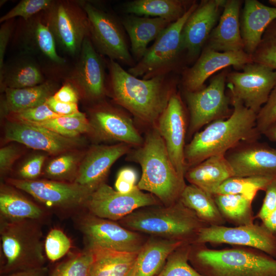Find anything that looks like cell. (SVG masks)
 Listing matches in <instances>:
<instances>
[{
    "label": "cell",
    "instance_id": "10",
    "mask_svg": "<svg viewBox=\"0 0 276 276\" xmlns=\"http://www.w3.org/2000/svg\"><path fill=\"white\" fill-rule=\"evenodd\" d=\"M226 68L213 77L209 85L195 91H185L190 112L188 134L197 132L203 126L229 117L233 110L229 107L231 97L225 93L228 74Z\"/></svg>",
    "mask_w": 276,
    "mask_h": 276
},
{
    "label": "cell",
    "instance_id": "45",
    "mask_svg": "<svg viewBox=\"0 0 276 276\" xmlns=\"http://www.w3.org/2000/svg\"><path fill=\"white\" fill-rule=\"evenodd\" d=\"M9 115L14 120L30 123H40L62 116L54 112L45 103Z\"/></svg>",
    "mask_w": 276,
    "mask_h": 276
},
{
    "label": "cell",
    "instance_id": "1",
    "mask_svg": "<svg viewBox=\"0 0 276 276\" xmlns=\"http://www.w3.org/2000/svg\"><path fill=\"white\" fill-rule=\"evenodd\" d=\"M108 83L114 102L139 120L156 125L175 91L176 79L170 73L140 79L109 59Z\"/></svg>",
    "mask_w": 276,
    "mask_h": 276
},
{
    "label": "cell",
    "instance_id": "30",
    "mask_svg": "<svg viewBox=\"0 0 276 276\" xmlns=\"http://www.w3.org/2000/svg\"><path fill=\"white\" fill-rule=\"evenodd\" d=\"M193 2L182 0H133L123 6L128 14L158 17L172 23L181 17Z\"/></svg>",
    "mask_w": 276,
    "mask_h": 276
},
{
    "label": "cell",
    "instance_id": "14",
    "mask_svg": "<svg viewBox=\"0 0 276 276\" xmlns=\"http://www.w3.org/2000/svg\"><path fill=\"white\" fill-rule=\"evenodd\" d=\"M161 204L154 195L144 192L137 186L124 194L103 182L90 194L85 208L96 216L118 221L140 208Z\"/></svg>",
    "mask_w": 276,
    "mask_h": 276
},
{
    "label": "cell",
    "instance_id": "50",
    "mask_svg": "<svg viewBox=\"0 0 276 276\" xmlns=\"http://www.w3.org/2000/svg\"><path fill=\"white\" fill-rule=\"evenodd\" d=\"M59 101L68 103H77L79 94L76 88L68 81L64 84L53 96Z\"/></svg>",
    "mask_w": 276,
    "mask_h": 276
},
{
    "label": "cell",
    "instance_id": "17",
    "mask_svg": "<svg viewBox=\"0 0 276 276\" xmlns=\"http://www.w3.org/2000/svg\"><path fill=\"white\" fill-rule=\"evenodd\" d=\"M156 124L174 168L179 176L185 179L187 171L184 155L186 118L178 93L175 91L171 96Z\"/></svg>",
    "mask_w": 276,
    "mask_h": 276
},
{
    "label": "cell",
    "instance_id": "34",
    "mask_svg": "<svg viewBox=\"0 0 276 276\" xmlns=\"http://www.w3.org/2000/svg\"><path fill=\"white\" fill-rule=\"evenodd\" d=\"M44 81L38 65L30 60L18 61L9 65L5 64L0 75L1 89L3 91L7 88L32 87Z\"/></svg>",
    "mask_w": 276,
    "mask_h": 276
},
{
    "label": "cell",
    "instance_id": "19",
    "mask_svg": "<svg viewBox=\"0 0 276 276\" xmlns=\"http://www.w3.org/2000/svg\"><path fill=\"white\" fill-rule=\"evenodd\" d=\"M225 156L234 177L276 176V149L265 144L242 142L227 151Z\"/></svg>",
    "mask_w": 276,
    "mask_h": 276
},
{
    "label": "cell",
    "instance_id": "33",
    "mask_svg": "<svg viewBox=\"0 0 276 276\" xmlns=\"http://www.w3.org/2000/svg\"><path fill=\"white\" fill-rule=\"evenodd\" d=\"M179 200L208 226L224 225L226 222L213 196L195 185H186Z\"/></svg>",
    "mask_w": 276,
    "mask_h": 276
},
{
    "label": "cell",
    "instance_id": "52",
    "mask_svg": "<svg viewBox=\"0 0 276 276\" xmlns=\"http://www.w3.org/2000/svg\"><path fill=\"white\" fill-rule=\"evenodd\" d=\"M10 20L3 22L0 29V75L4 69V57L12 31V23Z\"/></svg>",
    "mask_w": 276,
    "mask_h": 276
},
{
    "label": "cell",
    "instance_id": "38",
    "mask_svg": "<svg viewBox=\"0 0 276 276\" xmlns=\"http://www.w3.org/2000/svg\"><path fill=\"white\" fill-rule=\"evenodd\" d=\"M29 34L33 44L47 58L59 65L65 63V59L57 53L55 37L45 23L39 19L34 21L30 26Z\"/></svg>",
    "mask_w": 276,
    "mask_h": 276
},
{
    "label": "cell",
    "instance_id": "35",
    "mask_svg": "<svg viewBox=\"0 0 276 276\" xmlns=\"http://www.w3.org/2000/svg\"><path fill=\"white\" fill-rule=\"evenodd\" d=\"M212 196L225 221L234 224L235 226L255 223V216L251 205L252 200L239 194Z\"/></svg>",
    "mask_w": 276,
    "mask_h": 276
},
{
    "label": "cell",
    "instance_id": "24",
    "mask_svg": "<svg viewBox=\"0 0 276 276\" xmlns=\"http://www.w3.org/2000/svg\"><path fill=\"white\" fill-rule=\"evenodd\" d=\"M241 4L239 0H226L219 22L211 33L206 47L220 52L243 50L239 18Z\"/></svg>",
    "mask_w": 276,
    "mask_h": 276
},
{
    "label": "cell",
    "instance_id": "31",
    "mask_svg": "<svg viewBox=\"0 0 276 276\" xmlns=\"http://www.w3.org/2000/svg\"><path fill=\"white\" fill-rule=\"evenodd\" d=\"M87 248L91 250L93 256L89 276H127L139 252L119 251L100 247Z\"/></svg>",
    "mask_w": 276,
    "mask_h": 276
},
{
    "label": "cell",
    "instance_id": "56",
    "mask_svg": "<svg viewBox=\"0 0 276 276\" xmlns=\"http://www.w3.org/2000/svg\"><path fill=\"white\" fill-rule=\"evenodd\" d=\"M263 134L270 141L276 142V123L270 126Z\"/></svg>",
    "mask_w": 276,
    "mask_h": 276
},
{
    "label": "cell",
    "instance_id": "16",
    "mask_svg": "<svg viewBox=\"0 0 276 276\" xmlns=\"http://www.w3.org/2000/svg\"><path fill=\"white\" fill-rule=\"evenodd\" d=\"M89 37L83 42L78 60L67 77L79 94L90 100L102 99L106 93L105 64Z\"/></svg>",
    "mask_w": 276,
    "mask_h": 276
},
{
    "label": "cell",
    "instance_id": "6",
    "mask_svg": "<svg viewBox=\"0 0 276 276\" xmlns=\"http://www.w3.org/2000/svg\"><path fill=\"white\" fill-rule=\"evenodd\" d=\"M40 222L1 219V250L4 259L2 274L43 266L45 252Z\"/></svg>",
    "mask_w": 276,
    "mask_h": 276
},
{
    "label": "cell",
    "instance_id": "49",
    "mask_svg": "<svg viewBox=\"0 0 276 276\" xmlns=\"http://www.w3.org/2000/svg\"><path fill=\"white\" fill-rule=\"evenodd\" d=\"M45 157L44 155L35 156L20 169L19 173L23 179L34 180L40 174Z\"/></svg>",
    "mask_w": 276,
    "mask_h": 276
},
{
    "label": "cell",
    "instance_id": "12",
    "mask_svg": "<svg viewBox=\"0 0 276 276\" xmlns=\"http://www.w3.org/2000/svg\"><path fill=\"white\" fill-rule=\"evenodd\" d=\"M241 68V72H230L227 75L230 95L257 114L276 84V70L254 62Z\"/></svg>",
    "mask_w": 276,
    "mask_h": 276
},
{
    "label": "cell",
    "instance_id": "39",
    "mask_svg": "<svg viewBox=\"0 0 276 276\" xmlns=\"http://www.w3.org/2000/svg\"><path fill=\"white\" fill-rule=\"evenodd\" d=\"M191 246L185 243L174 250L156 276H203L189 263Z\"/></svg>",
    "mask_w": 276,
    "mask_h": 276
},
{
    "label": "cell",
    "instance_id": "9",
    "mask_svg": "<svg viewBox=\"0 0 276 276\" xmlns=\"http://www.w3.org/2000/svg\"><path fill=\"white\" fill-rule=\"evenodd\" d=\"M45 12V24L56 42L69 55H79L84 39L89 37L88 19L80 3L54 1Z\"/></svg>",
    "mask_w": 276,
    "mask_h": 276
},
{
    "label": "cell",
    "instance_id": "22",
    "mask_svg": "<svg viewBox=\"0 0 276 276\" xmlns=\"http://www.w3.org/2000/svg\"><path fill=\"white\" fill-rule=\"evenodd\" d=\"M92 130L101 138L139 147L144 139L131 119L123 111L108 106H98L90 112Z\"/></svg>",
    "mask_w": 276,
    "mask_h": 276
},
{
    "label": "cell",
    "instance_id": "27",
    "mask_svg": "<svg viewBox=\"0 0 276 276\" xmlns=\"http://www.w3.org/2000/svg\"><path fill=\"white\" fill-rule=\"evenodd\" d=\"M121 23L129 37L131 52L139 61L146 53L149 42L155 41L171 24L161 18L132 14L125 16Z\"/></svg>",
    "mask_w": 276,
    "mask_h": 276
},
{
    "label": "cell",
    "instance_id": "18",
    "mask_svg": "<svg viewBox=\"0 0 276 276\" xmlns=\"http://www.w3.org/2000/svg\"><path fill=\"white\" fill-rule=\"evenodd\" d=\"M226 0H203L186 21L181 32V47L189 60L197 59L217 22Z\"/></svg>",
    "mask_w": 276,
    "mask_h": 276
},
{
    "label": "cell",
    "instance_id": "2",
    "mask_svg": "<svg viewBox=\"0 0 276 276\" xmlns=\"http://www.w3.org/2000/svg\"><path fill=\"white\" fill-rule=\"evenodd\" d=\"M233 110L227 118L212 122L196 132L185 146L187 171L208 158L225 154L242 142L257 141L261 134L256 126L257 114L231 96Z\"/></svg>",
    "mask_w": 276,
    "mask_h": 276
},
{
    "label": "cell",
    "instance_id": "5",
    "mask_svg": "<svg viewBox=\"0 0 276 276\" xmlns=\"http://www.w3.org/2000/svg\"><path fill=\"white\" fill-rule=\"evenodd\" d=\"M118 222L141 234L190 244L202 228L208 226L179 200L168 206L140 208Z\"/></svg>",
    "mask_w": 276,
    "mask_h": 276
},
{
    "label": "cell",
    "instance_id": "8",
    "mask_svg": "<svg viewBox=\"0 0 276 276\" xmlns=\"http://www.w3.org/2000/svg\"><path fill=\"white\" fill-rule=\"evenodd\" d=\"M78 228L84 237L86 247L138 252L148 238L129 229L115 221L96 216L88 212L76 217Z\"/></svg>",
    "mask_w": 276,
    "mask_h": 276
},
{
    "label": "cell",
    "instance_id": "51",
    "mask_svg": "<svg viewBox=\"0 0 276 276\" xmlns=\"http://www.w3.org/2000/svg\"><path fill=\"white\" fill-rule=\"evenodd\" d=\"M45 103L55 113L61 116L73 114L79 112L77 103H68L55 100L53 96L50 97Z\"/></svg>",
    "mask_w": 276,
    "mask_h": 276
},
{
    "label": "cell",
    "instance_id": "48",
    "mask_svg": "<svg viewBox=\"0 0 276 276\" xmlns=\"http://www.w3.org/2000/svg\"><path fill=\"white\" fill-rule=\"evenodd\" d=\"M262 205L255 218L263 221L276 208V177L268 185Z\"/></svg>",
    "mask_w": 276,
    "mask_h": 276
},
{
    "label": "cell",
    "instance_id": "55",
    "mask_svg": "<svg viewBox=\"0 0 276 276\" xmlns=\"http://www.w3.org/2000/svg\"><path fill=\"white\" fill-rule=\"evenodd\" d=\"M262 223L271 232L276 234V208L262 221Z\"/></svg>",
    "mask_w": 276,
    "mask_h": 276
},
{
    "label": "cell",
    "instance_id": "26",
    "mask_svg": "<svg viewBox=\"0 0 276 276\" xmlns=\"http://www.w3.org/2000/svg\"><path fill=\"white\" fill-rule=\"evenodd\" d=\"M185 243L179 241L150 236L139 251L127 276H156L169 256Z\"/></svg>",
    "mask_w": 276,
    "mask_h": 276
},
{
    "label": "cell",
    "instance_id": "13",
    "mask_svg": "<svg viewBox=\"0 0 276 276\" xmlns=\"http://www.w3.org/2000/svg\"><path fill=\"white\" fill-rule=\"evenodd\" d=\"M8 182L29 194L46 206L73 212L84 207L93 191L76 182L55 180H26L10 178Z\"/></svg>",
    "mask_w": 276,
    "mask_h": 276
},
{
    "label": "cell",
    "instance_id": "41",
    "mask_svg": "<svg viewBox=\"0 0 276 276\" xmlns=\"http://www.w3.org/2000/svg\"><path fill=\"white\" fill-rule=\"evenodd\" d=\"M254 62L276 70V19L266 29L259 45L251 55Z\"/></svg>",
    "mask_w": 276,
    "mask_h": 276
},
{
    "label": "cell",
    "instance_id": "29",
    "mask_svg": "<svg viewBox=\"0 0 276 276\" xmlns=\"http://www.w3.org/2000/svg\"><path fill=\"white\" fill-rule=\"evenodd\" d=\"M58 84L52 80L32 87L6 88L1 103L3 113L10 114L44 104L57 89Z\"/></svg>",
    "mask_w": 276,
    "mask_h": 276
},
{
    "label": "cell",
    "instance_id": "58",
    "mask_svg": "<svg viewBox=\"0 0 276 276\" xmlns=\"http://www.w3.org/2000/svg\"><path fill=\"white\" fill-rule=\"evenodd\" d=\"M6 1H3V0L1 1V2H0L1 5H1L2 4V5H3V4L4 3H6Z\"/></svg>",
    "mask_w": 276,
    "mask_h": 276
},
{
    "label": "cell",
    "instance_id": "54",
    "mask_svg": "<svg viewBox=\"0 0 276 276\" xmlns=\"http://www.w3.org/2000/svg\"><path fill=\"white\" fill-rule=\"evenodd\" d=\"M3 276H50L47 274V269L44 267H37L14 271L4 274Z\"/></svg>",
    "mask_w": 276,
    "mask_h": 276
},
{
    "label": "cell",
    "instance_id": "47",
    "mask_svg": "<svg viewBox=\"0 0 276 276\" xmlns=\"http://www.w3.org/2000/svg\"><path fill=\"white\" fill-rule=\"evenodd\" d=\"M137 175L135 170L126 167L120 170L115 181L116 190L122 193H128L136 187Z\"/></svg>",
    "mask_w": 276,
    "mask_h": 276
},
{
    "label": "cell",
    "instance_id": "42",
    "mask_svg": "<svg viewBox=\"0 0 276 276\" xmlns=\"http://www.w3.org/2000/svg\"><path fill=\"white\" fill-rule=\"evenodd\" d=\"M71 247L69 238L60 229H52L48 234L44 248L46 257L51 261H56L64 256Z\"/></svg>",
    "mask_w": 276,
    "mask_h": 276
},
{
    "label": "cell",
    "instance_id": "21",
    "mask_svg": "<svg viewBox=\"0 0 276 276\" xmlns=\"http://www.w3.org/2000/svg\"><path fill=\"white\" fill-rule=\"evenodd\" d=\"M5 137L35 150L51 154L64 152L76 146L75 138L62 136L44 127L16 120L5 126Z\"/></svg>",
    "mask_w": 276,
    "mask_h": 276
},
{
    "label": "cell",
    "instance_id": "7",
    "mask_svg": "<svg viewBox=\"0 0 276 276\" xmlns=\"http://www.w3.org/2000/svg\"><path fill=\"white\" fill-rule=\"evenodd\" d=\"M198 4L194 2L185 14L171 23L148 48L144 56L128 72L132 75L149 79L170 73L175 68L181 53L183 27Z\"/></svg>",
    "mask_w": 276,
    "mask_h": 276
},
{
    "label": "cell",
    "instance_id": "46",
    "mask_svg": "<svg viewBox=\"0 0 276 276\" xmlns=\"http://www.w3.org/2000/svg\"><path fill=\"white\" fill-rule=\"evenodd\" d=\"M275 123L276 84L272 90L266 103L257 114L256 126L262 134L270 126Z\"/></svg>",
    "mask_w": 276,
    "mask_h": 276
},
{
    "label": "cell",
    "instance_id": "44",
    "mask_svg": "<svg viewBox=\"0 0 276 276\" xmlns=\"http://www.w3.org/2000/svg\"><path fill=\"white\" fill-rule=\"evenodd\" d=\"M77 157L72 154L60 155L51 160L45 168L47 175L56 179H68L75 168Z\"/></svg>",
    "mask_w": 276,
    "mask_h": 276
},
{
    "label": "cell",
    "instance_id": "53",
    "mask_svg": "<svg viewBox=\"0 0 276 276\" xmlns=\"http://www.w3.org/2000/svg\"><path fill=\"white\" fill-rule=\"evenodd\" d=\"M17 155V150L13 146H6L0 149V170L1 174L6 173L10 169Z\"/></svg>",
    "mask_w": 276,
    "mask_h": 276
},
{
    "label": "cell",
    "instance_id": "3",
    "mask_svg": "<svg viewBox=\"0 0 276 276\" xmlns=\"http://www.w3.org/2000/svg\"><path fill=\"white\" fill-rule=\"evenodd\" d=\"M129 158L141 167L142 176L137 185L140 190L153 194L165 206L179 199L187 185L174 168L156 127L147 134L143 144Z\"/></svg>",
    "mask_w": 276,
    "mask_h": 276
},
{
    "label": "cell",
    "instance_id": "37",
    "mask_svg": "<svg viewBox=\"0 0 276 276\" xmlns=\"http://www.w3.org/2000/svg\"><path fill=\"white\" fill-rule=\"evenodd\" d=\"M30 124L44 127L60 135L70 138H75L81 134L89 132L92 130L90 121L87 119L85 114L80 111L40 123Z\"/></svg>",
    "mask_w": 276,
    "mask_h": 276
},
{
    "label": "cell",
    "instance_id": "57",
    "mask_svg": "<svg viewBox=\"0 0 276 276\" xmlns=\"http://www.w3.org/2000/svg\"><path fill=\"white\" fill-rule=\"evenodd\" d=\"M269 3L272 6H274V7H276V0H269Z\"/></svg>",
    "mask_w": 276,
    "mask_h": 276
},
{
    "label": "cell",
    "instance_id": "23",
    "mask_svg": "<svg viewBox=\"0 0 276 276\" xmlns=\"http://www.w3.org/2000/svg\"><path fill=\"white\" fill-rule=\"evenodd\" d=\"M129 150V145L125 143L94 147L81 163L74 182L93 191L104 182L113 163Z\"/></svg>",
    "mask_w": 276,
    "mask_h": 276
},
{
    "label": "cell",
    "instance_id": "36",
    "mask_svg": "<svg viewBox=\"0 0 276 276\" xmlns=\"http://www.w3.org/2000/svg\"><path fill=\"white\" fill-rule=\"evenodd\" d=\"M276 176L232 177L213 190L210 194H239L254 200L257 193L265 191Z\"/></svg>",
    "mask_w": 276,
    "mask_h": 276
},
{
    "label": "cell",
    "instance_id": "20",
    "mask_svg": "<svg viewBox=\"0 0 276 276\" xmlns=\"http://www.w3.org/2000/svg\"><path fill=\"white\" fill-rule=\"evenodd\" d=\"M252 62L251 56L243 50L220 52L205 47L195 63L183 72L182 84L185 91H195L202 89L205 81L220 70L230 66L241 68Z\"/></svg>",
    "mask_w": 276,
    "mask_h": 276
},
{
    "label": "cell",
    "instance_id": "11",
    "mask_svg": "<svg viewBox=\"0 0 276 276\" xmlns=\"http://www.w3.org/2000/svg\"><path fill=\"white\" fill-rule=\"evenodd\" d=\"M79 3L87 15L89 38L97 51L109 59L134 66L123 30L117 20L90 2Z\"/></svg>",
    "mask_w": 276,
    "mask_h": 276
},
{
    "label": "cell",
    "instance_id": "28",
    "mask_svg": "<svg viewBox=\"0 0 276 276\" xmlns=\"http://www.w3.org/2000/svg\"><path fill=\"white\" fill-rule=\"evenodd\" d=\"M234 177L231 166L225 154L212 156L189 168L185 173L186 178L210 194L211 191L226 179Z\"/></svg>",
    "mask_w": 276,
    "mask_h": 276
},
{
    "label": "cell",
    "instance_id": "43",
    "mask_svg": "<svg viewBox=\"0 0 276 276\" xmlns=\"http://www.w3.org/2000/svg\"><path fill=\"white\" fill-rule=\"evenodd\" d=\"M52 0H22L0 18L4 22L19 16L26 21L41 11H45L53 3Z\"/></svg>",
    "mask_w": 276,
    "mask_h": 276
},
{
    "label": "cell",
    "instance_id": "4",
    "mask_svg": "<svg viewBox=\"0 0 276 276\" xmlns=\"http://www.w3.org/2000/svg\"><path fill=\"white\" fill-rule=\"evenodd\" d=\"M189 262L203 276H276V259L247 247L213 249L192 244Z\"/></svg>",
    "mask_w": 276,
    "mask_h": 276
},
{
    "label": "cell",
    "instance_id": "15",
    "mask_svg": "<svg viewBox=\"0 0 276 276\" xmlns=\"http://www.w3.org/2000/svg\"><path fill=\"white\" fill-rule=\"evenodd\" d=\"M227 244L253 248L276 259V234L262 223L227 227L211 225L202 228L193 244Z\"/></svg>",
    "mask_w": 276,
    "mask_h": 276
},
{
    "label": "cell",
    "instance_id": "25",
    "mask_svg": "<svg viewBox=\"0 0 276 276\" xmlns=\"http://www.w3.org/2000/svg\"><path fill=\"white\" fill-rule=\"evenodd\" d=\"M276 19V7L266 6L257 0H246L240 20L244 51L252 55L269 25Z\"/></svg>",
    "mask_w": 276,
    "mask_h": 276
},
{
    "label": "cell",
    "instance_id": "40",
    "mask_svg": "<svg viewBox=\"0 0 276 276\" xmlns=\"http://www.w3.org/2000/svg\"><path fill=\"white\" fill-rule=\"evenodd\" d=\"M93 260L91 250L86 247L60 263L50 276H89Z\"/></svg>",
    "mask_w": 276,
    "mask_h": 276
},
{
    "label": "cell",
    "instance_id": "32",
    "mask_svg": "<svg viewBox=\"0 0 276 276\" xmlns=\"http://www.w3.org/2000/svg\"><path fill=\"white\" fill-rule=\"evenodd\" d=\"M0 212L1 219L9 221H40L47 216L46 212L39 206L6 187L1 189Z\"/></svg>",
    "mask_w": 276,
    "mask_h": 276
}]
</instances>
